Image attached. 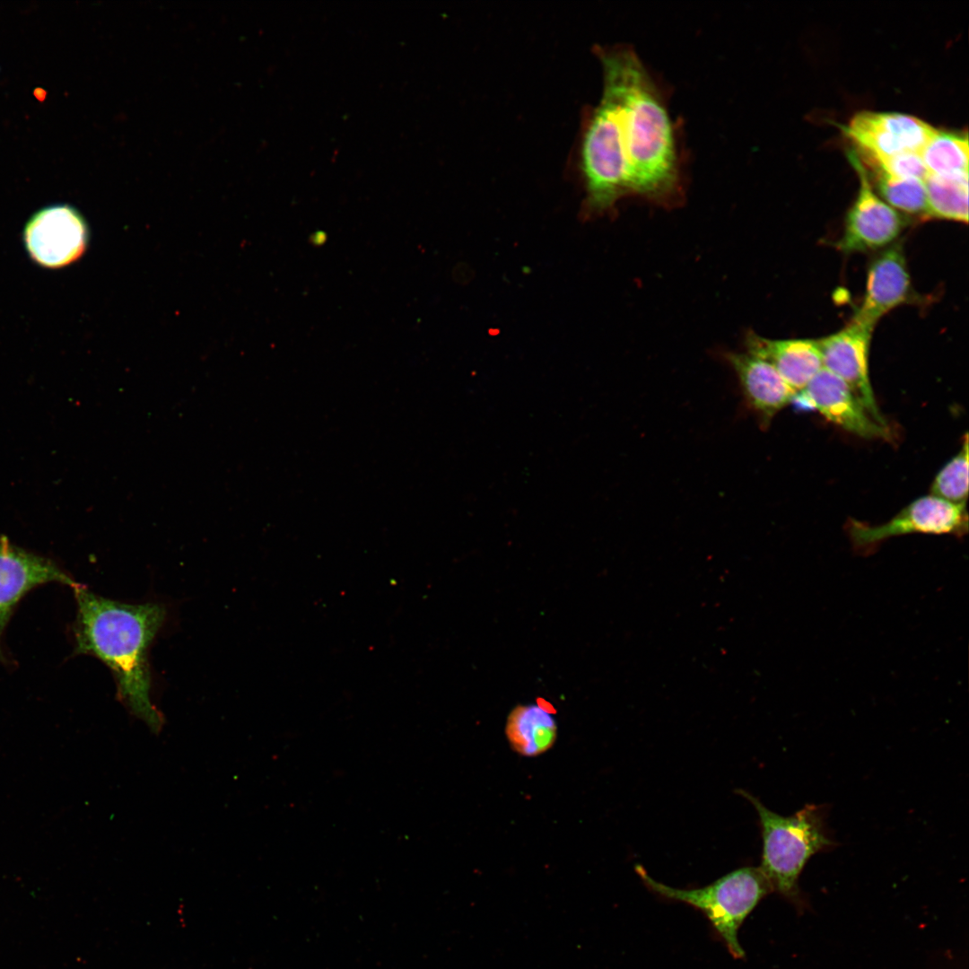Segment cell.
<instances>
[{
	"label": "cell",
	"mask_w": 969,
	"mask_h": 969,
	"mask_svg": "<svg viewBox=\"0 0 969 969\" xmlns=\"http://www.w3.org/2000/svg\"><path fill=\"white\" fill-rule=\"evenodd\" d=\"M603 92L611 100L629 196L660 205L682 196L677 129L660 89L630 45L597 47Z\"/></svg>",
	"instance_id": "obj_1"
},
{
	"label": "cell",
	"mask_w": 969,
	"mask_h": 969,
	"mask_svg": "<svg viewBox=\"0 0 969 969\" xmlns=\"http://www.w3.org/2000/svg\"><path fill=\"white\" fill-rule=\"evenodd\" d=\"M73 589L77 603L75 652L104 662L114 676L117 699L159 735L165 719L152 700L148 650L164 623L165 607L105 598L82 584Z\"/></svg>",
	"instance_id": "obj_2"
},
{
	"label": "cell",
	"mask_w": 969,
	"mask_h": 969,
	"mask_svg": "<svg viewBox=\"0 0 969 969\" xmlns=\"http://www.w3.org/2000/svg\"><path fill=\"white\" fill-rule=\"evenodd\" d=\"M738 792L749 800L758 814L763 841L759 868L773 891L794 905L799 912H805L810 905L799 886V876L812 856L837 845L827 828L825 806L807 804L792 816H783L746 790Z\"/></svg>",
	"instance_id": "obj_3"
},
{
	"label": "cell",
	"mask_w": 969,
	"mask_h": 969,
	"mask_svg": "<svg viewBox=\"0 0 969 969\" xmlns=\"http://www.w3.org/2000/svg\"><path fill=\"white\" fill-rule=\"evenodd\" d=\"M634 869L643 885L655 895L701 911L732 956L744 957L745 952L738 938V930L758 903L773 892L760 868L738 869L706 886L691 889L676 888L660 883L652 878L640 864Z\"/></svg>",
	"instance_id": "obj_4"
},
{
	"label": "cell",
	"mask_w": 969,
	"mask_h": 969,
	"mask_svg": "<svg viewBox=\"0 0 969 969\" xmlns=\"http://www.w3.org/2000/svg\"><path fill=\"white\" fill-rule=\"evenodd\" d=\"M580 167L586 196L584 210L598 215L614 210L617 201L629 196L625 168L616 139L614 108L602 93L599 103L588 114L583 129Z\"/></svg>",
	"instance_id": "obj_5"
},
{
	"label": "cell",
	"mask_w": 969,
	"mask_h": 969,
	"mask_svg": "<svg viewBox=\"0 0 969 969\" xmlns=\"http://www.w3.org/2000/svg\"><path fill=\"white\" fill-rule=\"evenodd\" d=\"M967 530L966 504H954L930 494L915 500L881 525L852 520L847 526L852 546L861 554H869L896 536L921 533L963 537Z\"/></svg>",
	"instance_id": "obj_6"
},
{
	"label": "cell",
	"mask_w": 969,
	"mask_h": 969,
	"mask_svg": "<svg viewBox=\"0 0 969 969\" xmlns=\"http://www.w3.org/2000/svg\"><path fill=\"white\" fill-rule=\"evenodd\" d=\"M849 158L859 175L860 188L836 245L846 254L884 249L896 241L908 219L875 193L866 168L854 151Z\"/></svg>",
	"instance_id": "obj_7"
},
{
	"label": "cell",
	"mask_w": 969,
	"mask_h": 969,
	"mask_svg": "<svg viewBox=\"0 0 969 969\" xmlns=\"http://www.w3.org/2000/svg\"><path fill=\"white\" fill-rule=\"evenodd\" d=\"M30 257L48 268L65 266L85 250L88 231L79 212L68 205H55L38 211L24 229Z\"/></svg>",
	"instance_id": "obj_8"
},
{
	"label": "cell",
	"mask_w": 969,
	"mask_h": 969,
	"mask_svg": "<svg viewBox=\"0 0 969 969\" xmlns=\"http://www.w3.org/2000/svg\"><path fill=\"white\" fill-rule=\"evenodd\" d=\"M843 130L860 155L873 158L908 152L921 153L937 131L913 116L868 110L855 114Z\"/></svg>",
	"instance_id": "obj_9"
},
{
	"label": "cell",
	"mask_w": 969,
	"mask_h": 969,
	"mask_svg": "<svg viewBox=\"0 0 969 969\" xmlns=\"http://www.w3.org/2000/svg\"><path fill=\"white\" fill-rule=\"evenodd\" d=\"M873 329L851 320L842 329L818 339L823 368L842 379L871 418L887 427L877 405L869 371Z\"/></svg>",
	"instance_id": "obj_10"
},
{
	"label": "cell",
	"mask_w": 969,
	"mask_h": 969,
	"mask_svg": "<svg viewBox=\"0 0 969 969\" xmlns=\"http://www.w3.org/2000/svg\"><path fill=\"white\" fill-rule=\"evenodd\" d=\"M912 296L904 249L895 242L870 261L862 301L852 320L874 329L883 316L912 301Z\"/></svg>",
	"instance_id": "obj_11"
},
{
	"label": "cell",
	"mask_w": 969,
	"mask_h": 969,
	"mask_svg": "<svg viewBox=\"0 0 969 969\" xmlns=\"http://www.w3.org/2000/svg\"><path fill=\"white\" fill-rule=\"evenodd\" d=\"M48 582L65 584L72 589L81 584L51 560L12 545L5 537H0V659H3L2 634L13 607L32 588Z\"/></svg>",
	"instance_id": "obj_12"
},
{
	"label": "cell",
	"mask_w": 969,
	"mask_h": 969,
	"mask_svg": "<svg viewBox=\"0 0 969 969\" xmlns=\"http://www.w3.org/2000/svg\"><path fill=\"white\" fill-rule=\"evenodd\" d=\"M795 397L855 435L866 439L889 438V429L875 422L850 387L825 368Z\"/></svg>",
	"instance_id": "obj_13"
},
{
	"label": "cell",
	"mask_w": 969,
	"mask_h": 969,
	"mask_svg": "<svg viewBox=\"0 0 969 969\" xmlns=\"http://www.w3.org/2000/svg\"><path fill=\"white\" fill-rule=\"evenodd\" d=\"M724 357L738 377L746 406L760 426L767 428L773 416L793 402L797 392L769 362L754 354L729 352Z\"/></svg>",
	"instance_id": "obj_14"
},
{
	"label": "cell",
	"mask_w": 969,
	"mask_h": 969,
	"mask_svg": "<svg viewBox=\"0 0 969 969\" xmlns=\"http://www.w3.org/2000/svg\"><path fill=\"white\" fill-rule=\"evenodd\" d=\"M746 351L769 362L798 393L823 368L821 353L815 339H768L750 332Z\"/></svg>",
	"instance_id": "obj_15"
},
{
	"label": "cell",
	"mask_w": 969,
	"mask_h": 969,
	"mask_svg": "<svg viewBox=\"0 0 969 969\" xmlns=\"http://www.w3.org/2000/svg\"><path fill=\"white\" fill-rule=\"evenodd\" d=\"M557 731L553 712L538 703L516 705L509 712L504 728L511 749L525 757H535L551 749Z\"/></svg>",
	"instance_id": "obj_16"
},
{
	"label": "cell",
	"mask_w": 969,
	"mask_h": 969,
	"mask_svg": "<svg viewBox=\"0 0 969 969\" xmlns=\"http://www.w3.org/2000/svg\"><path fill=\"white\" fill-rule=\"evenodd\" d=\"M924 184L928 217L968 222V173L953 176L929 174Z\"/></svg>",
	"instance_id": "obj_17"
},
{
	"label": "cell",
	"mask_w": 969,
	"mask_h": 969,
	"mask_svg": "<svg viewBox=\"0 0 969 969\" xmlns=\"http://www.w3.org/2000/svg\"><path fill=\"white\" fill-rule=\"evenodd\" d=\"M966 132L938 130L921 152L929 174L953 176L968 173Z\"/></svg>",
	"instance_id": "obj_18"
},
{
	"label": "cell",
	"mask_w": 969,
	"mask_h": 969,
	"mask_svg": "<svg viewBox=\"0 0 969 969\" xmlns=\"http://www.w3.org/2000/svg\"><path fill=\"white\" fill-rule=\"evenodd\" d=\"M865 164L869 167L878 193L886 204L902 214L928 218L923 180L895 176L876 165Z\"/></svg>",
	"instance_id": "obj_19"
},
{
	"label": "cell",
	"mask_w": 969,
	"mask_h": 969,
	"mask_svg": "<svg viewBox=\"0 0 969 969\" xmlns=\"http://www.w3.org/2000/svg\"><path fill=\"white\" fill-rule=\"evenodd\" d=\"M962 448L938 473L930 486V495L954 504H966L968 497V436Z\"/></svg>",
	"instance_id": "obj_20"
},
{
	"label": "cell",
	"mask_w": 969,
	"mask_h": 969,
	"mask_svg": "<svg viewBox=\"0 0 969 969\" xmlns=\"http://www.w3.org/2000/svg\"><path fill=\"white\" fill-rule=\"evenodd\" d=\"M864 163L873 164L883 170L902 178L925 180L929 171L919 153H903L890 157L873 158L860 155Z\"/></svg>",
	"instance_id": "obj_21"
}]
</instances>
